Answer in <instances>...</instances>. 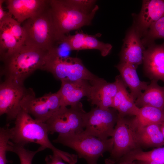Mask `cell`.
<instances>
[{"label": "cell", "instance_id": "cell-23", "mask_svg": "<svg viewBox=\"0 0 164 164\" xmlns=\"http://www.w3.org/2000/svg\"><path fill=\"white\" fill-rule=\"evenodd\" d=\"M131 119L136 130L152 124L159 125L164 120V110L151 106L143 107Z\"/></svg>", "mask_w": 164, "mask_h": 164}, {"label": "cell", "instance_id": "cell-16", "mask_svg": "<svg viewBox=\"0 0 164 164\" xmlns=\"http://www.w3.org/2000/svg\"><path fill=\"white\" fill-rule=\"evenodd\" d=\"M91 84V89L88 101L92 105H95L102 109L112 108L118 90L117 81L115 80L113 82H109L100 78Z\"/></svg>", "mask_w": 164, "mask_h": 164}, {"label": "cell", "instance_id": "cell-19", "mask_svg": "<svg viewBox=\"0 0 164 164\" xmlns=\"http://www.w3.org/2000/svg\"><path fill=\"white\" fill-rule=\"evenodd\" d=\"M118 83V90L114 98L112 108L118 112L119 117L135 116L138 114L140 108L135 104V101L126 89L120 75L115 77Z\"/></svg>", "mask_w": 164, "mask_h": 164}, {"label": "cell", "instance_id": "cell-15", "mask_svg": "<svg viewBox=\"0 0 164 164\" xmlns=\"http://www.w3.org/2000/svg\"><path fill=\"white\" fill-rule=\"evenodd\" d=\"M8 12L21 24L43 11L49 0H5Z\"/></svg>", "mask_w": 164, "mask_h": 164}, {"label": "cell", "instance_id": "cell-10", "mask_svg": "<svg viewBox=\"0 0 164 164\" xmlns=\"http://www.w3.org/2000/svg\"><path fill=\"white\" fill-rule=\"evenodd\" d=\"M136 131L131 119L119 117L111 137L113 147L109 158L117 162L126 154L140 148L137 142Z\"/></svg>", "mask_w": 164, "mask_h": 164}, {"label": "cell", "instance_id": "cell-26", "mask_svg": "<svg viewBox=\"0 0 164 164\" xmlns=\"http://www.w3.org/2000/svg\"><path fill=\"white\" fill-rule=\"evenodd\" d=\"M159 39H164V15L151 26L142 41L143 44Z\"/></svg>", "mask_w": 164, "mask_h": 164}, {"label": "cell", "instance_id": "cell-17", "mask_svg": "<svg viewBox=\"0 0 164 164\" xmlns=\"http://www.w3.org/2000/svg\"><path fill=\"white\" fill-rule=\"evenodd\" d=\"M101 35L100 33L90 35L82 31H76L74 35H67L66 39L72 50H97L100 52L102 56L104 57L110 53L112 46L110 43L99 40L97 38Z\"/></svg>", "mask_w": 164, "mask_h": 164}, {"label": "cell", "instance_id": "cell-6", "mask_svg": "<svg viewBox=\"0 0 164 164\" xmlns=\"http://www.w3.org/2000/svg\"><path fill=\"white\" fill-rule=\"evenodd\" d=\"M41 70L50 73L61 81L86 80L91 83L100 78L86 67L80 58L62 57L52 50L49 51Z\"/></svg>", "mask_w": 164, "mask_h": 164}, {"label": "cell", "instance_id": "cell-9", "mask_svg": "<svg viewBox=\"0 0 164 164\" xmlns=\"http://www.w3.org/2000/svg\"><path fill=\"white\" fill-rule=\"evenodd\" d=\"M21 107L34 119L45 123L61 107L60 98L57 92L36 97L30 88L22 101Z\"/></svg>", "mask_w": 164, "mask_h": 164}, {"label": "cell", "instance_id": "cell-34", "mask_svg": "<svg viewBox=\"0 0 164 164\" xmlns=\"http://www.w3.org/2000/svg\"><path fill=\"white\" fill-rule=\"evenodd\" d=\"M45 161L46 162V164H52L50 161L47 160L45 159Z\"/></svg>", "mask_w": 164, "mask_h": 164}, {"label": "cell", "instance_id": "cell-24", "mask_svg": "<svg viewBox=\"0 0 164 164\" xmlns=\"http://www.w3.org/2000/svg\"><path fill=\"white\" fill-rule=\"evenodd\" d=\"M9 14L0 21V59L12 53L21 46L10 30L7 19Z\"/></svg>", "mask_w": 164, "mask_h": 164}, {"label": "cell", "instance_id": "cell-35", "mask_svg": "<svg viewBox=\"0 0 164 164\" xmlns=\"http://www.w3.org/2000/svg\"><path fill=\"white\" fill-rule=\"evenodd\" d=\"M97 164V163H96V164Z\"/></svg>", "mask_w": 164, "mask_h": 164}, {"label": "cell", "instance_id": "cell-4", "mask_svg": "<svg viewBox=\"0 0 164 164\" xmlns=\"http://www.w3.org/2000/svg\"><path fill=\"white\" fill-rule=\"evenodd\" d=\"M54 23L58 34L63 38L71 31L91 25L98 10L97 5L90 12H86L73 6L68 0H49Z\"/></svg>", "mask_w": 164, "mask_h": 164}, {"label": "cell", "instance_id": "cell-8", "mask_svg": "<svg viewBox=\"0 0 164 164\" xmlns=\"http://www.w3.org/2000/svg\"><path fill=\"white\" fill-rule=\"evenodd\" d=\"M118 118V111L113 108L104 110L97 106L93 108L84 114L85 128L82 133L101 139H107L112 137Z\"/></svg>", "mask_w": 164, "mask_h": 164}, {"label": "cell", "instance_id": "cell-33", "mask_svg": "<svg viewBox=\"0 0 164 164\" xmlns=\"http://www.w3.org/2000/svg\"><path fill=\"white\" fill-rule=\"evenodd\" d=\"M159 125L164 138V120Z\"/></svg>", "mask_w": 164, "mask_h": 164}, {"label": "cell", "instance_id": "cell-7", "mask_svg": "<svg viewBox=\"0 0 164 164\" xmlns=\"http://www.w3.org/2000/svg\"><path fill=\"white\" fill-rule=\"evenodd\" d=\"M86 112L80 102L70 108L61 107L45 122L49 134H78L85 127L84 116Z\"/></svg>", "mask_w": 164, "mask_h": 164}, {"label": "cell", "instance_id": "cell-32", "mask_svg": "<svg viewBox=\"0 0 164 164\" xmlns=\"http://www.w3.org/2000/svg\"><path fill=\"white\" fill-rule=\"evenodd\" d=\"M135 161L137 164H164L163 163L154 161Z\"/></svg>", "mask_w": 164, "mask_h": 164}, {"label": "cell", "instance_id": "cell-3", "mask_svg": "<svg viewBox=\"0 0 164 164\" xmlns=\"http://www.w3.org/2000/svg\"><path fill=\"white\" fill-rule=\"evenodd\" d=\"M25 45L49 51L61 38L55 26L49 5L36 16L22 23Z\"/></svg>", "mask_w": 164, "mask_h": 164}, {"label": "cell", "instance_id": "cell-25", "mask_svg": "<svg viewBox=\"0 0 164 164\" xmlns=\"http://www.w3.org/2000/svg\"><path fill=\"white\" fill-rule=\"evenodd\" d=\"M43 147L40 146L35 151L30 150L26 149L25 146L17 145L10 141L8 145V151L16 154L19 156L20 164H32L33 159L38 152L44 150Z\"/></svg>", "mask_w": 164, "mask_h": 164}, {"label": "cell", "instance_id": "cell-20", "mask_svg": "<svg viewBox=\"0 0 164 164\" xmlns=\"http://www.w3.org/2000/svg\"><path fill=\"white\" fill-rule=\"evenodd\" d=\"M115 67L119 71L125 85L129 88L130 94L135 101L142 94V91L147 88L149 83L140 80L137 68L132 64L120 62Z\"/></svg>", "mask_w": 164, "mask_h": 164}, {"label": "cell", "instance_id": "cell-28", "mask_svg": "<svg viewBox=\"0 0 164 164\" xmlns=\"http://www.w3.org/2000/svg\"><path fill=\"white\" fill-rule=\"evenodd\" d=\"M73 6L86 12H90L94 9L97 1L95 0H68Z\"/></svg>", "mask_w": 164, "mask_h": 164}, {"label": "cell", "instance_id": "cell-2", "mask_svg": "<svg viewBox=\"0 0 164 164\" xmlns=\"http://www.w3.org/2000/svg\"><path fill=\"white\" fill-rule=\"evenodd\" d=\"M49 51L24 45L1 59L3 64L1 74L5 79L24 84L25 80L35 71L41 70Z\"/></svg>", "mask_w": 164, "mask_h": 164}, {"label": "cell", "instance_id": "cell-14", "mask_svg": "<svg viewBox=\"0 0 164 164\" xmlns=\"http://www.w3.org/2000/svg\"><path fill=\"white\" fill-rule=\"evenodd\" d=\"M143 63L148 77L164 82V42L159 45L152 44L145 49Z\"/></svg>", "mask_w": 164, "mask_h": 164}, {"label": "cell", "instance_id": "cell-27", "mask_svg": "<svg viewBox=\"0 0 164 164\" xmlns=\"http://www.w3.org/2000/svg\"><path fill=\"white\" fill-rule=\"evenodd\" d=\"M10 13L7 19L12 32L21 46L25 44L26 35L24 30L21 24L12 17Z\"/></svg>", "mask_w": 164, "mask_h": 164}, {"label": "cell", "instance_id": "cell-22", "mask_svg": "<svg viewBox=\"0 0 164 164\" xmlns=\"http://www.w3.org/2000/svg\"><path fill=\"white\" fill-rule=\"evenodd\" d=\"M136 138L140 148L161 147L164 138L159 125L152 124L136 130Z\"/></svg>", "mask_w": 164, "mask_h": 164}, {"label": "cell", "instance_id": "cell-12", "mask_svg": "<svg viewBox=\"0 0 164 164\" xmlns=\"http://www.w3.org/2000/svg\"><path fill=\"white\" fill-rule=\"evenodd\" d=\"M61 86L57 92L59 95L61 107L73 106L79 102L81 99L90 96L92 85L86 80L61 81Z\"/></svg>", "mask_w": 164, "mask_h": 164}, {"label": "cell", "instance_id": "cell-21", "mask_svg": "<svg viewBox=\"0 0 164 164\" xmlns=\"http://www.w3.org/2000/svg\"><path fill=\"white\" fill-rule=\"evenodd\" d=\"M158 81L151 80L144 92L136 100L137 107L149 106L164 110V86H160Z\"/></svg>", "mask_w": 164, "mask_h": 164}, {"label": "cell", "instance_id": "cell-5", "mask_svg": "<svg viewBox=\"0 0 164 164\" xmlns=\"http://www.w3.org/2000/svg\"><path fill=\"white\" fill-rule=\"evenodd\" d=\"M75 150L79 158H84L87 164H95L99 158L106 152L111 153L113 147L112 138L102 140L96 137L78 134H59L53 141Z\"/></svg>", "mask_w": 164, "mask_h": 164}, {"label": "cell", "instance_id": "cell-13", "mask_svg": "<svg viewBox=\"0 0 164 164\" xmlns=\"http://www.w3.org/2000/svg\"><path fill=\"white\" fill-rule=\"evenodd\" d=\"M140 36L134 27L127 33L120 54V62L132 64L137 68L143 63L145 49Z\"/></svg>", "mask_w": 164, "mask_h": 164}, {"label": "cell", "instance_id": "cell-1", "mask_svg": "<svg viewBox=\"0 0 164 164\" xmlns=\"http://www.w3.org/2000/svg\"><path fill=\"white\" fill-rule=\"evenodd\" d=\"M11 129L10 141L15 144L24 146L30 143L39 144L45 149H50L53 154L59 156L68 163L74 157V154L55 147L49 139V133L46 123L33 118L22 109L15 119L14 126Z\"/></svg>", "mask_w": 164, "mask_h": 164}, {"label": "cell", "instance_id": "cell-18", "mask_svg": "<svg viewBox=\"0 0 164 164\" xmlns=\"http://www.w3.org/2000/svg\"><path fill=\"white\" fill-rule=\"evenodd\" d=\"M164 15V0H143L136 28L140 36Z\"/></svg>", "mask_w": 164, "mask_h": 164}, {"label": "cell", "instance_id": "cell-30", "mask_svg": "<svg viewBox=\"0 0 164 164\" xmlns=\"http://www.w3.org/2000/svg\"><path fill=\"white\" fill-rule=\"evenodd\" d=\"M105 164H137L135 161H120L117 162L111 159L110 158L106 159L104 160Z\"/></svg>", "mask_w": 164, "mask_h": 164}, {"label": "cell", "instance_id": "cell-11", "mask_svg": "<svg viewBox=\"0 0 164 164\" xmlns=\"http://www.w3.org/2000/svg\"><path fill=\"white\" fill-rule=\"evenodd\" d=\"M21 84L5 79L0 85V115L5 114L7 120H15L22 109L21 102L29 92Z\"/></svg>", "mask_w": 164, "mask_h": 164}, {"label": "cell", "instance_id": "cell-29", "mask_svg": "<svg viewBox=\"0 0 164 164\" xmlns=\"http://www.w3.org/2000/svg\"><path fill=\"white\" fill-rule=\"evenodd\" d=\"M45 159L48 160L52 164H66L63 162V159L60 157L54 154L47 156Z\"/></svg>", "mask_w": 164, "mask_h": 164}, {"label": "cell", "instance_id": "cell-31", "mask_svg": "<svg viewBox=\"0 0 164 164\" xmlns=\"http://www.w3.org/2000/svg\"><path fill=\"white\" fill-rule=\"evenodd\" d=\"M5 0H0V21L2 20L9 14V12L5 11L2 7V4Z\"/></svg>", "mask_w": 164, "mask_h": 164}]
</instances>
